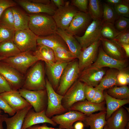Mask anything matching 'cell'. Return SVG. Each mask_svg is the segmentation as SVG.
Listing matches in <instances>:
<instances>
[{
    "instance_id": "1",
    "label": "cell",
    "mask_w": 129,
    "mask_h": 129,
    "mask_svg": "<svg viewBox=\"0 0 129 129\" xmlns=\"http://www.w3.org/2000/svg\"><path fill=\"white\" fill-rule=\"evenodd\" d=\"M29 29L38 36L56 33L58 28L52 16L42 13L28 15Z\"/></svg>"
},
{
    "instance_id": "2",
    "label": "cell",
    "mask_w": 129,
    "mask_h": 129,
    "mask_svg": "<svg viewBox=\"0 0 129 129\" xmlns=\"http://www.w3.org/2000/svg\"><path fill=\"white\" fill-rule=\"evenodd\" d=\"M45 74L43 64L41 61H39L27 73L22 88L33 91L45 89Z\"/></svg>"
},
{
    "instance_id": "3",
    "label": "cell",
    "mask_w": 129,
    "mask_h": 129,
    "mask_svg": "<svg viewBox=\"0 0 129 129\" xmlns=\"http://www.w3.org/2000/svg\"><path fill=\"white\" fill-rule=\"evenodd\" d=\"M77 59L69 63L63 72L56 91L59 95L63 96L78 79L81 71Z\"/></svg>"
},
{
    "instance_id": "4",
    "label": "cell",
    "mask_w": 129,
    "mask_h": 129,
    "mask_svg": "<svg viewBox=\"0 0 129 129\" xmlns=\"http://www.w3.org/2000/svg\"><path fill=\"white\" fill-rule=\"evenodd\" d=\"M39 61L32 51L21 52L1 60L24 75L26 74L28 69L31 66Z\"/></svg>"
},
{
    "instance_id": "5",
    "label": "cell",
    "mask_w": 129,
    "mask_h": 129,
    "mask_svg": "<svg viewBox=\"0 0 129 129\" xmlns=\"http://www.w3.org/2000/svg\"><path fill=\"white\" fill-rule=\"evenodd\" d=\"M46 80V89L47 95V104L45 114L51 118L56 115L63 114L67 110L63 106L62 101L63 96L58 93L53 89L48 80Z\"/></svg>"
},
{
    "instance_id": "6",
    "label": "cell",
    "mask_w": 129,
    "mask_h": 129,
    "mask_svg": "<svg viewBox=\"0 0 129 129\" xmlns=\"http://www.w3.org/2000/svg\"><path fill=\"white\" fill-rule=\"evenodd\" d=\"M38 36L29 29L16 30L13 41L21 52L34 51Z\"/></svg>"
},
{
    "instance_id": "7",
    "label": "cell",
    "mask_w": 129,
    "mask_h": 129,
    "mask_svg": "<svg viewBox=\"0 0 129 129\" xmlns=\"http://www.w3.org/2000/svg\"><path fill=\"white\" fill-rule=\"evenodd\" d=\"M19 91L21 96L33 107L37 112L46 110L47 104V95L46 89L33 91L22 88Z\"/></svg>"
},
{
    "instance_id": "8",
    "label": "cell",
    "mask_w": 129,
    "mask_h": 129,
    "mask_svg": "<svg viewBox=\"0 0 129 129\" xmlns=\"http://www.w3.org/2000/svg\"><path fill=\"white\" fill-rule=\"evenodd\" d=\"M78 11L70 4L69 1L65 2L64 6L58 8L52 16L58 28L66 30Z\"/></svg>"
},
{
    "instance_id": "9",
    "label": "cell",
    "mask_w": 129,
    "mask_h": 129,
    "mask_svg": "<svg viewBox=\"0 0 129 129\" xmlns=\"http://www.w3.org/2000/svg\"><path fill=\"white\" fill-rule=\"evenodd\" d=\"M85 85L84 83L77 80L63 96L62 104L68 110L75 103L86 100Z\"/></svg>"
},
{
    "instance_id": "10",
    "label": "cell",
    "mask_w": 129,
    "mask_h": 129,
    "mask_svg": "<svg viewBox=\"0 0 129 129\" xmlns=\"http://www.w3.org/2000/svg\"><path fill=\"white\" fill-rule=\"evenodd\" d=\"M103 23L102 20H93L88 26L82 36H74L82 48L84 49L101 37L100 32Z\"/></svg>"
},
{
    "instance_id": "11",
    "label": "cell",
    "mask_w": 129,
    "mask_h": 129,
    "mask_svg": "<svg viewBox=\"0 0 129 129\" xmlns=\"http://www.w3.org/2000/svg\"><path fill=\"white\" fill-rule=\"evenodd\" d=\"M0 74L5 79L12 90L22 88L25 77L24 75L5 63L0 61Z\"/></svg>"
},
{
    "instance_id": "12",
    "label": "cell",
    "mask_w": 129,
    "mask_h": 129,
    "mask_svg": "<svg viewBox=\"0 0 129 129\" xmlns=\"http://www.w3.org/2000/svg\"><path fill=\"white\" fill-rule=\"evenodd\" d=\"M101 44L100 37L93 43L82 50L78 59L81 72L85 68L92 65L96 61L99 48Z\"/></svg>"
},
{
    "instance_id": "13",
    "label": "cell",
    "mask_w": 129,
    "mask_h": 129,
    "mask_svg": "<svg viewBox=\"0 0 129 129\" xmlns=\"http://www.w3.org/2000/svg\"><path fill=\"white\" fill-rule=\"evenodd\" d=\"M85 114L78 111L70 110L63 114L54 116L52 120L59 128L62 129H74L73 124L78 121H82L86 116Z\"/></svg>"
},
{
    "instance_id": "14",
    "label": "cell",
    "mask_w": 129,
    "mask_h": 129,
    "mask_svg": "<svg viewBox=\"0 0 129 129\" xmlns=\"http://www.w3.org/2000/svg\"><path fill=\"white\" fill-rule=\"evenodd\" d=\"M106 72L103 68L91 65L80 72L78 80L88 85L95 87L99 84Z\"/></svg>"
},
{
    "instance_id": "15",
    "label": "cell",
    "mask_w": 129,
    "mask_h": 129,
    "mask_svg": "<svg viewBox=\"0 0 129 129\" xmlns=\"http://www.w3.org/2000/svg\"><path fill=\"white\" fill-rule=\"evenodd\" d=\"M92 65L99 68L109 67L116 69L120 71L127 67L128 62L126 59L119 60L109 56L104 52L102 46L100 45L97 59Z\"/></svg>"
},
{
    "instance_id": "16",
    "label": "cell",
    "mask_w": 129,
    "mask_h": 129,
    "mask_svg": "<svg viewBox=\"0 0 129 129\" xmlns=\"http://www.w3.org/2000/svg\"><path fill=\"white\" fill-rule=\"evenodd\" d=\"M92 18L89 13L78 11L73 17L65 31L73 36L85 31L92 22Z\"/></svg>"
},
{
    "instance_id": "17",
    "label": "cell",
    "mask_w": 129,
    "mask_h": 129,
    "mask_svg": "<svg viewBox=\"0 0 129 129\" xmlns=\"http://www.w3.org/2000/svg\"><path fill=\"white\" fill-rule=\"evenodd\" d=\"M27 13L31 14L44 13L53 16L56 9L51 3L44 4L33 2L29 0H15Z\"/></svg>"
},
{
    "instance_id": "18",
    "label": "cell",
    "mask_w": 129,
    "mask_h": 129,
    "mask_svg": "<svg viewBox=\"0 0 129 129\" xmlns=\"http://www.w3.org/2000/svg\"><path fill=\"white\" fill-rule=\"evenodd\" d=\"M0 96L16 112L31 105L20 95L18 90H12L0 94Z\"/></svg>"
},
{
    "instance_id": "19",
    "label": "cell",
    "mask_w": 129,
    "mask_h": 129,
    "mask_svg": "<svg viewBox=\"0 0 129 129\" xmlns=\"http://www.w3.org/2000/svg\"><path fill=\"white\" fill-rule=\"evenodd\" d=\"M46 111L37 112L31 109L27 113L25 118L22 129H27L28 128L38 124L48 123L54 126L57 124L51 118L46 115Z\"/></svg>"
},
{
    "instance_id": "20",
    "label": "cell",
    "mask_w": 129,
    "mask_h": 129,
    "mask_svg": "<svg viewBox=\"0 0 129 129\" xmlns=\"http://www.w3.org/2000/svg\"><path fill=\"white\" fill-rule=\"evenodd\" d=\"M129 119L128 112L122 107L106 120V125L109 129H125Z\"/></svg>"
},
{
    "instance_id": "21",
    "label": "cell",
    "mask_w": 129,
    "mask_h": 129,
    "mask_svg": "<svg viewBox=\"0 0 129 129\" xmlns=\"http://www.w3.org/2000/svg\"><path fill=\"white\" fill-rule=\"evenodd\" d=\"M68 63L56 62L52 65L46 64V72L48 80L55 90L58 87L62 74Z\"/></svg>"
},
{
    "instance_id": "22",
    "label": "cell",
    "mask_w": 129,
    "mask_h": 129,
    "mask_svg": "<svg viewBox=\"0 0 129 129\" xmlns=\"http://www.w3.org/2000/svg\"><path fill=\"white\" fill-rule=\"evenodd\" d=\"M102 46L104 52L108 55L116 59L123 60L126 56L122 48L112 40L104 38L101 36Z\"/></svg>"
},
{
    "instance_id": "23",
    "label": "cell",
    "mask_w": 129,
    "mask_h": 129,
    "mask_svg": "<svg viewBox=\"0 0 129 129\" xmlns=\"http://www.w3.org/2000/svg\"><path fill=\"white\" fill-rule=\"evenodd\" d=\"M105 102L104 101L100 103H96L85 100L75 103L69 110L78 111L87 116L95 112L106 111V108L105 106Z\"/></svg>"
},
{
    "instance_id": "24",
    "label": "cell",
    "mask_w": 129,
    "mask_h": 129,
    "mask_svg": "<svg viewBox=\"0 0 129 129\" xmlns=\"http://www.w3.org/2000/svg\"><path fill=\"white\" fill-rule=\"evenodd\" d=\"M32 106L31 105L17 112L10 118L3 115V119L6 125V129H22L25 117Z\"/></svg>"
},
{
    "instance_id": "25",
    "label": "cell",
    "mask_w": 129,
    "mask_h": 129,
    "mask_svg": "<svg viewBox=\"0 0 129 129\" xmlns=\"http://www.w3.org/2000/svg\"><path fill=\"white\" fill-rule=\"evenodd\" d=\"M56 33L60 36L67 45L69 51L78 59L82 48L74 36L68 33L65 31L58 28Z\"/></svg>"
},
{
    "instance_id": "26",
    "label": "cell",
    "mask_w": 129,
    "mask_h": 129,
    "mask_svg": "<svg viewBox=\"0 0 129 129\" xmlns=\"http://www.w3.org/2000/svg\"><path fill=\"white\" fill-rule=\"evenodd\" d=\"M106 111H101L95 114L86 116L82 121L85 126H89L90 129H103L106 124Z\"/></svg>"
},
{
    "instance_id": "27",
    "label": "cell",
    "mask_w": 129,
    "mask_h": 129,
    "mask_svg": "<svg viewBox=\"0 0 129 129\" xmlns=\"http://www.w3.org/2000/svg\"><path fill=\"white\" fill-rule=\"evenodd\" d=\"M119 72L117 69L110 68L106 72L99 84L95 87L96 89L104 91L115 86L119 85L117 78Z\"/></svg>"
},
{
    "instance_id": "28",
    "label": "cell",
    "mask_w": 129,
    "mask_h": 129,
    "mask_svg": "<svg viewBox=\"0 0 129 129\" xmlns=\"http://www.w3.org/2000/svg\"><path fill=\"white\" fill-rule=\"evenodd\" d=\"M37 44L38 46H45L52 49L59 46L68 47L62 38L56 33L45 36H38Z\"/></svg>"
},
{
    "instance_id": "29",
    "label": "cell",
    "mask_w": 129,
    "mask_h": 129,
    "mask_svg": "<svg viewBox=\"0 0 129 129\" xmlns=\"http://www.w3.org/2000/svg\"><path fill=\"white\" fill-rule=\"evenodd\" d=\"M103 93L107 106L106 120L115 111L124 105L129 103V99H119L111 97L107 93L106 91H104Z\"/></svg>"
},
{
    "instance_id": "30",
    "label": "cell",
    "mask_w": 129,
    "mask_h": 129,
    "mask_svg": "<svg viewBox=\"0 0 129 129\" xmlns=\"http://www.w3.org/2000/svg\"><path fill=\"white\" fill-rule=\"evenodd\" d=\"M14 18V27L16 30L29 29L28 23L29 15L18 7H11Z\"/></svg>"
},
{
    "instance_id": "31",
    "label": "cell",
    "mask_w": 129,
    "mask_h": 129,
    "mask_svg": "<svg viewBox=\"0 0 129 129\" xmlns=\"http://www.w3.org/2000/svg\"><path fill=\"white\" fill-rule=\"evenodd\" d=\"M33 53L39 61H44L46 64L51 65L55 62L54 51L50 48L45 46H38Z\"/></svg>"
},
{
    "instance_id": "32",
    "label": "cell",
    "mask_w": 129,
    "mask_h": 129,
    "mask_svg": "<svg viewBox=\"0 0 129 129\" xmlns=\"http://www.w3.org/2000/svg\"><path fill=\"white\" fill-rule=\"evenodd\" d=\"M56 62L69 63L77 59L68 47L59 46L53 49Z\"/></svg>"
},
{
    "instance_id": "33",
    "label": "cell",
    "mask_w": 129,
    "mask_h": 129,
    "mask_svg": "<svg viewBox=\"0 0 129 129\" xmlns=\"http://www.w3.org/2000/svg\"><path fill=\"white\" fill-rule=\"evenodd\" d=\"M21 52L12 40L6 41L0 43V56L9 57Z\"/></svg>"
},
{
    "instance_id": "34",
    "label": "cell",
    "mask_w": 129,
    "mask_h": 129,
    "mask_svg": "<svg viewBox=\"0 0 129 129\" xmlns=\"http://www.w3.org/2000/svg\"><path fill=\"white\" fill-rule=\"evenodd\" d=\"M88 12L93 20H102L103 8L101 1L89 0Z\"/></svg>"
},
{
    "instance_id": "35",
    "label": "cell",
    "mask_w": 129,
    "mask_h": 129,
    "mask_svg": "<svg viewBox=\"0 0 129 129\" xmlns=\"http://www.w3.org/2000/svg\"><path fill=\"white\" fill-rule=\"evenodd\" d=\"M106 91L109 95L115 98L120 100L129 99V89L127 85L120 87L115 86Z\"/></svg>"
},
{
    "instance_id": "36",
    "label": "cell",
    "mask_w": 129,
    "mask_h": 129,
    "mask_svg": "<svg viewBox=\"0 0 129 129\" xmlns=\"http://www.w3.org/2000/svg\"><path fill=\"white\" fill-rule=\"evenodd\" d=\"M121 32L116 29L114 24L103 22L100 32L101 36L103 38L112 40Z\"/></svg>"
},
{
    "instance_id": "37",
    "label": "cell",
    "mask_w": 129,
    "mask_h": 129,
    "mask_svg": "<svg viewBox=\"0 0 129 129\" xmlns=\"http://www.w3.org/2000/svg\"><path fill=\"white\" fill-rule=\"evenodd\" d=\"M102 6L103 16L102 20L103 22L114 24L118 16L113 7L105 3H103Z\"/></svg>"
},
{
    "instance_id": "38",
    "label": "cell",
    "mask_w": 129,
    "mask_h": 129,
    "mask_svg": "<svg viewBox=\"0 0 129 129\" xmlns=\"http://www.w3.org/2000/svg\"><path fill=\"white\" fill-rule=\"evenodd\" d=\"M0 24L14 28V18L11 7L7 8L1 15L0 17Z\"/></svg>"
},
{
    "instance_id": "39",
    "label": "cell",
    "mask_w": 129,
    "mask_h": 129,
    "mask_svg": "<svg viewBox=\"0 0 129 129\" xmlns=\"http://www.w3.org/2000/svg\"><path fill=\"white\" fill-rule=\"evenodd\" d=\"M16 30L14 28L0 24V43L9 40H13Z\"/></svg>"
},
{
    "instance_id": "40",
    "label": "cell",
    "mask_w": 129,
    "mask_h": 129,
    "mask_svg": "<svg viewBox=\"0 0 129 129\" xmlns=\"http://www.w3.org/2000/svg\"><path fill=\"white\" fill-rule=\"evenodd\" d=\"M129 1L123 0L120 3L113 6V8L118 16L129 17Z\"/></svg>"
},
{
    "instance_id": "41",
    "label": "cell",
    "mask_w": 129,
    "mask_h": 129,
    "mask_svg": "<svg viewBox=\"0 0 129 129\" xmlns=\"http://www.w3.org/2000/svg\"><path fill=\"white\" fill-rule=\"evenodd\" d=\"M114 25L118 30L122 32L129 28V19L124 17L118 16Z\"/></svg>"
},
{
    "instance_id": "42",
    "label": "cell",
    "mask_w": 129,
    "mask_h": 129,
    "mask_svg": "<svg viewBox=\"0 0 129 129\" xmlns=\"http://www.w3.org/2000/svg\"><path fill=\"white\" fill-rule=\"evenodd\" d=\"M112 40L119 46L121 44H129V28L121 32L119 34Z\"/></svg>"
},
{
    "instance_id": "43",
    "label": "cell",
    "mask_w": 129,
    "mask_h": 129,
    "mask_svg": "<svg viewBox=\"0 0 129 129\" xmlns=\"http://www.w3.org/2000/svg\"><path fill=\"white\" fill-rule=\"evenodd\" d=\"M71 1L72 5L77 7L81 11L86 13L88 12L89 0H73Z\"/></svg>"
},
{
    "instance_id": "44",
    "label": "cell",
    "mask_w": 129,
    "mask_h": 129,
    "mask_svg": "<svg viewBox=\"0 0 129 129\" xmlns=\"http://www.w3.org/2000/svg\"><path fill=\"white\" fill-rule=\"evenodd\" d=\"M0 108L10 116H12L16 112L0 96Z\"/></svg>"
},
{
    "instance_id": "45",
    "label": "cell",
    "mask_w": 129,
    "mask_h": 129,
    "mask_svg": "<svg viewBox=\"0 0 129 129\" xmlns=\"http://www.w3.org/2000/svg\"><path fill=\"white\" fill-rule=\"evenodd\" d=\"M17 3L12 0H0V17L7 8L16 6Z\"/></svg>"
},
{
    "instance_id": "46",
    "label": "cell",
    "mask_w": 129,
    "mask_h": 129,
    "mask_svg": "<svg viewBox=\"0 0 129 129\" xmlns=\"http://www.w3.org/2000/svg\"><path fill=\"white\" fill-rule=\"evenodd\" d=\"M96 90V89L95 87L85 84V92L86 100L89 101H91L94 96Z\"/></svg>"
},
{
    "instance_id": "47",
    "label": "cell",
    "mask_w": 129,
    "mask_h": 129,
    "mask_svg": "<svg viewBox=\"0 0 129 129\" xmlns=\"http://www.w3.org/2000/svg\"><path fill=\"white\" fill-rule=\"evenodd\" d=\"M103 91L96 89L93 98L91 102L96 103H99L103 102L105 100Z\"/></svg>"
},
{
    "instance_id": "48",
    "label": "cell",
    "mask_w": 129,
    "mask_h": 129,
    "mask_svg": "<svg viewBox=\"0 0 129 129\" xmlns=\"http://www.w3.org/2000/svg\"><path fill=\"white\" fill-rule=\"evenodd\" d=\"M12 90L8 83L0 74V94Z\"/></svg>"
},
{
    "instance_id": "49",
    "label": "cell",
    "mask_w": 129,
    "mask_h": 129,
    "mask_svg": "<svg viewBox=\"0 0 129 129\" xmlns=\"http://www.w3.org/2000/svg\"><path fill=\"white\" fill-rule=\"evenodd\" d=\"M117 78L119 85H127L125 78L122 71H119L117 75Z\"/></svg>"
},
{
    "instance_id": "50",
    "label": "cell",
    "mask_w": 129,
    "mask_h": 129,
    "mask_svg": "<svg viewBox=\"0 0 129 129\" xmlns=\"http://www.w3.org/2000/svg\"><path fill=\"white\" fill-rule=\"evenodd\" d=\"M27 129H62L60 128H55L49 127L45 125H34L31 126Z\"/></svg>"
},
{
    "instance_id": "51",
    "label": "cell",
    "mask_w": 129,
    "mask_h": 129,
    "mask_svg": "<svg viewBox=\"0 0 129 129\" xmlns=\"http://www.w3.org/2000/svg\"><path fill=\"white\" fill-rule=\"evenodd\" d=\"M51 1L58 8L64 6L65 3L63 0H51Z\"/></svg>"
},
{
    "instance_id": "52",
    "label": "cell",
    "mask_w": 129,
    "mask_h": 129,
    "mask_svg": "<svg viewBox=\"0 0 129 129\" xmlns=\"http://www.w3.org/2000/svg\"><path fill=\"white\" fill-rule=\"evenodd\" d=\"M123 49L127 57H129V44H121L119 45Z\"/></svg>"
},
{
    "instance_id": "53",
    "label": "cell",
    "mask_w": 129,
    "mask_h": 129,
    "mask_svg": "<svg viewBox=\"0 0 129 129\" xmlns=\"http://www.w3.org/2000/svg\"><path fill=\"white\" fill-rule=\"evenodd\" d=\"M30 1L44 4H49L51 3V1L49 0H29Z\"/></svg>"
},
{
    "instance_id": "54",
    "label": "cell",
    "mask_w": 129,
    "mask_h": 129,
    "mask_svg": "<svg viewBox=\"0 0 129 129\" xmlns=\"http://www.w3.org/2000/svg\"><path fill=\"white\" fill-rule=\"evenodd\" d=\"M125 78L126 81L127 85L129 83V73L128 69L127 67L124 69L122 70Z\"/></svg>"
},
{
    "instance_id": "55",
    "label": "cell",
    "mask_w": 129,
    "mask_h": 129,
    "mask_svg": "<svg viewBox=\"0 0 129 129\" xmlns=\"http://www.w3.org/2000/svg\"><path fill=\"white\" fill-rule=\"evenodd\" d=\"M122 0H106L105 1L108 4L114 6L121 3Z\"/></svg>"
},
{
    "instance_id": "56",
    "label": "cell",
    "mask_w": 129,
    "mask_h": 129,
    "mask_svg": "<svg viewBox=\"0 0 129 129\" xmlns=\"http://www.w3.org/2000/svg\"><path fill=\"white\" fill-rule=\"evenodd\" d=\"M84 126L83 124L81 122H78L76 123L74 126L75 129H83Z\"/></svg>"
},
{
    "instance_id": "57",
    "label": "cell",
    "mask_w": 129,
    "mask_h": 129,
    "mask_svg": "<svg viewBox=\"0 0 129 129\" xmlns=\"http://www.w3.org/2000/svg\"><path fill=\"white\" fill-rule=\"evenodd\" d=\"M4 122L3 115L0 114V129H3V123Z\"/></svg>"
},
{
    "instance_id": "58",
    "label": "cell",
    "mask_w": 129,
    "mask_h": 129,
    "mask_svg": "<svg viewBox=\"0 0 129 129\" xmlns=\"http://www.w3.org/2000/svg\"><path fill=\"white\" fill-rule=\"evenodd\" d=\"M6 58V57H2V56H0V61H1L3 59H5Z\"/></svg>"
},
{
    "instance_id": "59",
    "label": "cell",
    "mask_w": 129,
    "mask_h": 129,
    "mask_svg": "<svg viewBox=\"0 0 129 129\" xmlns=\"http://www.w3.org/2000/svg\"><path fill=\"white\" fill-rule=\"evenodd\" d=\"M103 129H109L106 125L104 126Z\"/></svg>"
},
{
    "instance_id": "60",
    "label": "cell",
    "mask_w": 129,
    "mask_h": 129,
    "mask_svg": "<svg viewBox=\"0 0 129 129\" xmlns=\"http://www.w3.org/2000/svg\"><path fill=\"white\" fill-rule=\"evenodd\" d=\"M125 108L126 109V110H127V112H128V113H129V108H127L126 107H125Z\"/></svg>"
},
{
    "instance_id": "61",
    "label": "cell",
    "mask_w": 129,
    "mask_h": 129,
    "mask_svg": "<svg viewBox=\"0 0 129 129\" xmlns=\"http://www.w3.org/2000/svg\"></svg>"
},
{
    "instance_id": "62",
    "label": "cell",
    "mask_w": 129,
    "mask_h": 129,
    "mask_svg": "<svg viewBox=\"0 0 129 129\" xmlns=\"http://www.w3.org/2000/svg\"></svg>"
}]
</instances>
